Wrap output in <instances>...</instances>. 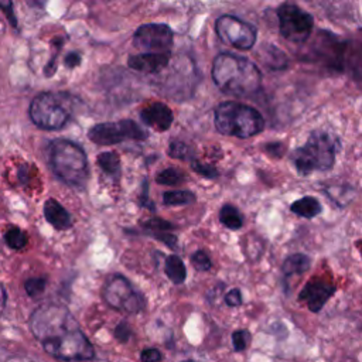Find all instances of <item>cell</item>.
I'll return each instance as SVG.
<instances>
[{"mask_svg":"<svg viewBox=\"0 0 362 362\" xmlns=\"http://www.w3.org/2000/svg\"><path fill=\"white\" fill-rule=\"evenodd\" d=\"M30 329L47 354L62 361H88L95 349L81 331L74 315L64 305H40L28 320Z\"/></svg>","mask_w":362,"mask_h":362,"instance_id":"1","label":"cell"},{"mask_svg":"<svg viewBox=\"0 0 362 362\" xmlns=\"http://www.w3.org/2000/svg\"><path fill=\"white\" fill-rule=\"evenodd\" d=\"M212 79L223 93L245 98L259 89L262 74L252 61L222 52L214 59Z\"/></svg>","mask_w":362,"mask_h":362,"instance_id":"2","label":"cell"},{"mask_svg":"<svg viewBox=\"0 0 362 362\" xmlns=\"http://www.w3.org/2000/svg\"><path fill=\"white\" fill-rule=\"evenodd\" d=\"M49 167L69 187L83 188L89 178V165L81 146L65 139H55L48 147Z\"/></svg>","mask_w":362,"mask_h":362,"instance_id":"3","label":"cell"},{"mask_svg":"<svg viewBox=\"0 0 362 362\" xmlns=\"http://www.w3.org/2000/svg\"><path fill=\"white\" fill-rule=\"evenodd\" d=\"M338 148L339 141L337 137L327 132L315 130L310 134L305 144L293 151L291 161L300 175H310L314 171H328L335 163Z\"/></svg>","mask_w":362,"mask_h":362,"instance_id":"4","label":"cell"},{"mask_svg":"<svg viewBox=\"0 0 362 362\" xmlns=\"http://www.w3.org/2000/svg\"><path fill=\"white\" fill-rule=\"evenodd\" d=\"M215 127L225 136L247 139L260 133L264 120L259 110L239 102H222L215 109Z\"/></svg>","mask_w":362,"mask_h":362,"instance_id":"5","label":"cell"},{"mask_svg":"<svg viewBox=\"0 0 362 362\" xmlns=\"http://www.w3.org/2000/svg\"><path fill=\"white\" fill-rule=\"evenodd\" d=\"M71 96L62 92H41L30 103L33 123L44 130H58L71 117Z\"/></svg>","mask_w":362,"mask_h":362,"instance_id":"6","label":"cell"},{"mask_svg":"<svg viewBox=\"0 0 362 362\" xmlns=\"http://www.w3.org/2000/svg\"><path fill=\"white\" fill-rule=\"evenodd\" d=\"M88 137L99 146L117 144L123 140H143L147 133L133 120L123 119L119 122L99 123L89 129Z\"/></svg>","mask_w":362,"mask_h":362,"instance_id":"7","label":"cell"},{"mask_svg":"<svg viewBox=\"0 0 362 362\" xmlns=\"http://www.w3.org/2000/svg\"><path fill=\"white\" fill-rule=\"evenodd\" d=\"M279 28L283 38L294 44H303L310 37L314 20L294 4H283L277 10Z\"/></svg>","mask_w":362,"mask_h":362,"instance_id":"8","label":"cell"},{"mask_svg":"<svg viewBox=\"0 0 362 362\" xmlns=\"http://www.w3.org/2000/svg\"><path fill=\"white\" fill-rule=\"evenodd\" d=\"M103 300L109 307L129 314H136L144 307L143 296L134 291L132 284L119 274L106 281L103 287Z\"/></svg>","mask_w":362,"mask_h":362,"instance_id":"9","label":"cell"},{"mask_svg":"<svg viewBox=\"0 0 362 362\" xmlns=\"http://www.w3.org/2000/svg\"><path fill=\"white\" fill-rule=\"evenodd\" d=\"M221 41L238 49H250L256 42V30L235 16H221L215 23Z\"/></svg>","mask_w":362,"mask_h":362,"instance_id":"10","label":"cell"},{"mask_svg":"<svg viewBox=\"0 0 362 362\" xmlns=\"http://www.w3.org/2000/svg\"><path fill=\"white\" fill-rule=\"evenodd\" d=\"M174 40L173 30L161 23H148L140 25L134 35L133 44L146 52L170 51Z\"/></svg>","mask_w":362,"mask_h":362,"instance_id":"11","label":"cell"},{"mask_svg":"<svg viewBox=\"0 0 362 362\" xmlns=\"http://www.w3.org/2000/svg\"><path fill=\"white\" fill-rule=\"evenodd\" d=\"M335 290V286L328 280L314 277L300 291L298 300L305 303L310 311L318 313L325 305V303L332 297Z\"/></svg>","mask_w":362,"mask_h":362,"instance_id":"12","label":"cell"},{"mask_svg":"<svg viewBox=\"0 0 362 362\" xmlns=\"http://www.w3.org/2000/svg\"><path fill=\"white\" fill-rule=\"evenodd\" d=\"M170 51L164 52H144L139 55H133L127 59V65L143 74H158L164 68H167L170 62Z\"/></svg>","mask_w":362,"mask_h":362,"instance_id":"13","label":"cell"},{"mask_svg":"<svg viewBox=\"0 0 362 362\" xmlns=\"http://www.w3.org/2000/svg\"><path fill=\"white\" fill-rule=\"evenodd\" d=\"M140 119L144 124L158 130V132H164L167 129H170V126L173 124L174 116L171 109L161 103V102H154L147 105L144 109H141L140 112Z\"/></svg>","mask_w":362,"mask_h":362,"instance_id":"14","label":"cell"},{"mask_svg":"<svg viewBox=\"0 0 362 362\" xmlns=\"http://www.w3.org/2000/svg\"><path fill=\"white\" fill-rule=\"evenodd\" d=\"M44 216L47 222L58 230H65L72 226L69 212L54 198H48L44 204Z\"/></svg>","mask_w":362,"mask_h":362,"instance_id":"15","label":"cell"},{"mask_svg":"<svg viewBox=\"0 0 362 362\" xmlns=\"http://www.w3.org/2000/svg\"><path fill=\"white\" fill-rule=\"evenodd\" d=\"M311 266V259L304 253H294L284 259L281 264V272L284 277L291 276H301L304 274Z\"/></svg>","mask_w":362,"mask_h":362,"instance_id":"16","label":"cell"},{"mask_svg":"<svg viewBox=\"0 0 362 362\" xmlns=\"http://www.w3.org/2000/svg\"><path fill=\"white\" fill-rule=\"evenodd\" d=\"M259 55L262 58V62L269 69H283L288 64L286 54L283 51H280L277 47L270 45V44H264L262 51H259Z\"/></svg>","mask_w":362,"mask_h":362,"instance_id":"17","label":"cell"},{"mask_svg":"<svg viewBox=\"0 0 362 362\" xmlns=\"http://www.w3.org/2000/svg\"><path fill=\"white\" fill-rule=\"evenodd\" d=\"M291 212H294L296 215L301 216V218H307L311 219L314 216H317L318 214H321V204L317 198L314 197H303L297 201H294L290 205Z\"/></svg>","mask_w":362,"mask_h":362,"instance_id":"18","label":"cell"},{"mask_svg":"<svg viewBox=\"0 0 362 362\" xmlns=\"http://www.w3.org/2000/svg\"><path fill=\"white\" fill-rule=\"evenodd\" d=\"M164 270L167 277L174 283V284H181L184 283L187 277V269L184 262L177 256V255H170L165 257L164 263Z\"/></svg>","mask_w":362,"mask_h":362,"instance_id":"19","label":"cell"},{"mask_svg":"<svg viewBox=\"0 0 362 362\" xmlns=\"http://www.w3.org/2000/svg\"><path fill=\"white\" fill-rule=\"evenodd\" d=\"M219 221L223 226L232 230H238L243 225V216L239 209L230 204H226L219 211Z\"/></svg>","mask_w":362,"mask_h":362,"instance_id":"20","label":"cell"},{"mask_svg":"<svg viewBox=\"0 0 362 362\" xmlns=\"http://www.w3.org/2000/svg\"><path fill=\"white\" fill-rule=\"evenodd\" d=\"M99 167L109 175L117 177L120 173V157L115 151H103L98 156Z\"/></svg>","mask_w":362,"mask_h":362,"instance_id":"21","label":"cell"},{"mask_svg":"<svg viewBox=\"0 0 362 362\" xmlns=\"http://www.w3.org/2000/svg\"><path fill=\"white\" fill-rule=\"evenodd\" d=\"M195 201V195L191 191L180 189V191H167L163 194V202L168 206L187 205Z\"/></svg>","mask_w":362,"mask_h":362,"instance_id":"22","label":"cell"},{"mask_svg":"<svg viewBox=\"0 0 362 362\" xmlns=\"http://www.w3.org/2000/svg\"><path fill=\"white\" fill-rule=\"evenodd\" d=\"M4 240L6 243L11 247V249H16V250H20L23 247L27 246L28 243V238L25 235V232H23L20 228L17 226H13L10 229L6 230L4 233Z\"/></svg>","mask_w":362,"mask_h":362,"instance_id":"23","label":"cell"},{"mask_svg":"<svg viewBox=\"0 0 362 362\" xmlns=\"http://www.w3.org/2000/svg\"><path fill=\"white\" fill-rule=\"evenodd\" d=\"M156 181L161 185H178L184 181V174L175 168H167L158 173Z\"/></svg>","mask_w":362,"mask_h":362,"instance_id":"24","label":"cell"},{"mask_svg":"<svg viewBox=\"0 0 362 362\" xmlns=\"http://www.w3.org/2000/svg\"><path fill=\"white\" fill-rule=\"evenodd\" d=\"M45 284H47V280L42 277H30L25 280L24 288L30 297H37L44 291Z\"/></svg>","mask_w":362,"mask_h":362,"instance_id":"25","label":"cell"},{"mask_svg":"<svg viewBox=\"0 0 362 362\" xmlns=\"http://www.w3.org/2000/svg\"><path fill=\"white\" fill-rule=\"evenodd\" d=\"M168 154L173 158H178V160H191V148L182 143V141H171L170 148H168Z\"/></svg>","mask_w":362,"mask_h":362,"instance_id":"26","label":"cell"},{"mask_svg":"<svg viewBox=\"0 0 362 362\" xmlns=\"http://www.w3.org/2000/svg\"><path fill=\"white\" fill-rule=\"evenodd\" d=\"M143 228L147 229L148 232H168L174 228V225L165 219H160V218H153L148 219L146 222H143Z\"/></svg>","mask_w":362,"mask_h":362,"instance_id":"27","label":"cell"},{"mask_svg":"<svg viewBox=\"0 0 362 362\" xmlns=\"http://www.w3.org/2000/svg\"><path fill=\"white\" fill-rule=\"evenodd\" d=\"M191 263L192 266L198 270V272H206L211 269L212 262L209 259V256L204 252V250H197L192 256H191Z\"/></svg>","mask_w":362,"mask_h":362,"instance_id":"28","label":"cell"},{"mask_svg":"<svg viewBox=\"0 0 362 362\" xmlns=\"http://www.w3.org/2000/svg\"><path fill=\"white\" fill-rule=\"evenodd\" d=\"M232 344L235 351H245L250 344V334L246 329H238L232 334Z\"/></svg>","mask_w":362,"mask_h":362,"instance_id":"29","label":"cell"},{"mask_svg":"<svg viewBox=\"0 0 362 362\" xmlns=\"http://www.w3.org/2000/svg\"><path fill=\"white\" fill-rule=\"evenodd\" d=\"M191 167L195 173L201 174L202 177H206V178H216L218 177V170L209 164H204L198 160H191Z\"/></svg>","mask_w":362,"mask_h":362,"instance_id":"30","label":"cell"},{"mask_svg":"<svg viewBox=\"0 0 362 362\" xmlns=\"http://www.w3.org/2000/svg\"><path fill=\"white\" fill-rule=\"evenodd\" d=\"M130 335H132V329H130V327H129V324L126 321H122V322H119L116 325V328H115V338L119 342H123V344L127 342Z\"/></svg>","mask_w":362,"mask_h":362,"instance_id":"31","label":"cell"},{"mask_svg":"<svg viewBox=\"0 0 362 362\" xmlns=\"http://www.w3.org/2000/svg\"><path fill=\"white\" fill-rule=\"evenodd\" d=\"M161 352L156 348H147L140 352V361L141 362H160L161 361Z\"/></svg>","mask_w":362,"mask_h":362,"instance_id":"32","label":"cell"},{"mask_svg":"<svg viewBox=\"0 0 362 362\" xmlns=\"http://www.w3.org/2000/svg\"><path fill=\"white\" fill-rule=\"evenodd\" d=\"M225 303L229 307H239L242 304V293L239 288H232L225 296Z\"/></svg>","mask_w":362,"mask_h":362,"instance_id":"33","label":"cell"},{"mask_svg":"<svg viewBox=\"0 0 362 362\" xmlns=\"http://www.w3.org/2000/svg\"><path fill=\"white\" fill-rule=\"evenodd\" d=\"M62 42H64V40L58 37V47H57V51L52 54L49 62H48L47 66H45V75H47V76L54 75V72H55V69H57V58H58L59 49H61V47H62Z\"/></svg>","mask_w":362,"mask_h":362,"instance_id":"34","label":"cell"},{"mask_svg":"<svg viewBox=\"0 0 362 362\" xmlns=\"http://www.w3.org/2000/svg\"><path fill=\"white\" fill-rule=\"evenodd\" d=\"M0 10L6 14V17L10 20V23L16 27L17 18L13 13V0H0Z\"/></svg>","mask_w":362,"mask_h":362,"instance_id":"35","label":"cell"},{"mask_svg":"<svg viewBox=\"0 0 362 362\" xmlns=\"http://www.w3.org/2000/svg\"><path fill=\"white\" fill-rule=\"evenodd\" d=\"M154 238L163 243H165L168 247H175L177 246V236L170 233V232H154Z\"/></svg>","mask_w":362,"mask_h":362,"instance_id":"36","label":"cell"},{"mask_svg":"<svg viewBox=\"0 0 362 362\" xmlns=\"http://www.w3.org/2000/svg\"><path fill=\"white\" fill-rule=\"evenodd\" d=\"M31 170H34L33 165L30 164H23L20 165V168L17 170V177H18V181L24 185H27L31 180Z\"/></svg>","mask_w":362,"mask_h":362,"instance_id":"37","label":"cell"},{"mask_svg":"<svg viewBox=\"0 0 362 362\" xmlns=\"http://www.w3.org/2000/svg\"><path fill=\"white\" fill-rule=\"evenodd\" d=\"M64 64L68 68H76L81 64V54L79 52H69L64 58Z\"/></svg>","mask_w":362,"mask_h":362,"instance_id":"38","label":"cell"},{"mask_svg":"<svg viewBox=\"0 0 362 362\" xmlns=\"http://www.w3.org/2000/svg\"><path fill=\"white\" fill-rule=\"evenodd\" d=\"M147 191H148V187H147V181H144V182H143V194H141V198H140V201H141V205H143V206H147V208H150V211H154V204L148 201V195H147Z\"/></svg>","mask_w":362,"mask_h":362,"instance_id":"39","label":"cell"},{"mask_svg":"<svg viewBox=\"0 0 362 362\" xmlns=\"http://www.w3.org/2000/svg\"><path fill=\"white\" fill-rule=\"evenodd\" d=\"M354 66L355 69L362 75V47L355 52V58H354Z\"/></svg>","mask_w":362,"mask_h":362,"instance_id":"40","label":"cell"},{"mask_svg":"<svg viewBox=\"0 0 362 362\" xmlns=\"http://www.w3.org/2000/svg\"><path fill=\"white\" fill-rule=\"evenodd\" d=\"M6 301H7V293H6L4 287H3V284L0 283V314L4 310V307H6Z\"/></svg>","mask_w":362,"mask_h":362,"instance_id":"41","label":"cell"},{"mask_svg":"<svg viewBox=\"0 0 362 362\" xmlns=\"http://www.w3.org/2000/svg\"><path fill=\"white\" fill-rule=\"evenodd\" d=\"M356 249L359 250V253H361V256H362V240H356Z\"/></svg>","mask_w":362,"mask_h":362,"instance_id":"42","label":"cell"},{"mask_svg":"<svg viewBox=\"0 0 362 362\" xmlns=\"http://www.w3.org/2000/svg\"><path fill=\"white\" fill-rule=\"evenodd\" d=\"M182 362H197V361H194V359H187V361H182Z\"/></svg>","mask_w":362,"mask_h":362,"instance_id":"43","label":"cell"}]
</instances>
